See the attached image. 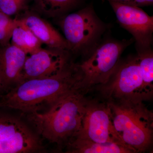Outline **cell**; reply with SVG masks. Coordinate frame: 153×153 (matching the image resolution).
I'll use <instances>...</instances> for the list:
<instances>
[{
  "label": "cell",
  "instance_id": "1",
  "mask_svg": "<svg viewBox=\"0 0 153 153\" xmlns=\"http://www.w3.org/2000/svg\"><path fill=\"white\" fill-rule=\"evenodd\" d=\"M82 79L79 64L72 60L55 75L26 79L0 94V108L17 110L23 115L44 112L62 96L83 88Z\"/></svg>",
  "mask_w": 153,
  "mask_h": 153
},
{
  "label": "cell",
  "instance_id": "2",
  "mask_svg": "<svg viewBox=\"0 0 153 153\" xmlns=\"http://www.w3.org/2000/svg\"><path fill=\"white\" fill-rule=\"evenodd\" d=\"M88 91H72L57 99L46 111L24 115L38 134L59 149L66 148L79 131L85 113Z\"/></svg>",
  "mask_w": 153,
  "mask_h": 153
},
{
  "label": "cell",
  "instance_id": "3",
  "mask_svg": "<svg viewBox=\"0 0 153 153\" xmlns=\"http://www.w3.org/2000/svg\"><path fill=\"white\" fill-rule=\"evenodd\" d=\"M106 102L120 142L134 153L148 150L152 144L153 114L143 102L109 100Z\"/></svg>",
  "mask_w": 153,
  "mask_h": 153
},
{
  "label": "cell",
  "instance_id": "4",
  "mask_svg": "<svg viewBox=\"0 0 153 153\" xmlns=\"http://www.w3.org/2000/svg\"><path fill=\"white\" fill-rule=\"evenodd\" d=\"M58 24L63 31L71 54L85 58L100 43L106 25L96 14L92 5L77 12L59 17Z\"/></svg>",
  "mask_w": 153,
  "mask_h": 153
},
{
  "label": "cell",
  "instance_id": "5",
  "mask_svg": "<svg viewBox=\"0 0 153 153\" xmlns=\"http://www.w3.org/2000/svg\"><path fill=\"white\" fill-rule=\"evenodd\" d=\"M132 39L122 41L106 40L100 43L82 63H78L82 77V86L88 91L105 84L113 74L125 49Z\"/></svg>",
  "mask_w": 153,
  "mask_h": 153
},
{
  "label": "cell",
  "instance_id": "6",
  "mask_svg": "<svg viewBox=\"0 0 153 153\" xmlns=\"http://www.w3.org/2000/svg\"><path fill=\"white\" fill-rule=\"evenodd\" d=\"M96 86L106 100L144 102L150 100L144 88L137 55L120 60L109 80L105 84Z\"/></svg>",
  "mask_w": 153,
  "mask_h": 153
},
{
  "label": "cell",
  "instance_id": "7",
  "mask_svg": "<svg viewBox=\"0 0 153 153\" xmlns=\"http://www.w3.org/2000/svg\"><path fill=\"white\" fill-rule=\"evenodd\" d=\"M40 139L16 117L0 111V153L42 152Z\"/></svg>",
  "mask_w": 153,
  "mask_h": 153
},
{
  "label": "cell",
  "instance_id": "8",
  "mask_svg": "<svg viewBox=\"0 0 153 153\" xmlns=\"http://www.w3.org/2000/svg\"><path fill=\"white\" fill-rule=\"evenodd\" d=\"M74 138L96 143H122L116 134L106 102L88 99L81 127Z\"/></svg>",
  "mask_w": 153,
  "mask_h": 153
},
{
  "label": "cell",
  "instance_id": "9",
  "mask_svg": "<svg viewBox=\"0 0 153 153\" xmlns=\"http://www.w3.org/2000/svg\"><path fill=\"white\" fill-rule=\"evenodd\" d=\"M120 26L132 35L137 51L151 49L153 40V17L139 7L109 2Z\"/></svg>",
  "mask_w": 153,
  "mask_h": 153
},
{
  "label": "cell",
  "instance_id": "10",
  "mask_svg": "<svg viewBox=\"0 0 153 153\" xmlns=\"http://www.w3.org/2000/svg\"><path fill=\"white\" fill-rule=\"evenodd\" d=\"M71 61V53L68 50L41 48L27 56L22 72L21 82L26 79L53 76L62 71Z\"/></svg>",
  "mask_w": 153,
  "mask_h": 153
},
{
  "label": "cell",
  "instance_id": "11",
  "mask_svg": "<svg viewBox=\"0 0 153 153\" xmlns=\"http://www.w3.org/2000/svg\"><path fill=\"white\" fill-rule=\"evenodd\" d=\"M24 14L19 20L33 32L42 44H46L49 48L69 51L66 39L47 20L30 9Z\"/></svg>",
  "mask_w": 153,
  "mask_h": 153
},
{
  "label": "cell",
  "instance_id": "12",
  "mask_svg": "<svg viewBox=\"0 0 153 153\" xmlns=\"http://www.w3.org/2000/svg\"><path fill=\"white\" fill-rule=\"evenodd\" d=\"M27 55L11 44L0 47V71L6 91L21 82L22 72Z\"/></svg>",
  "mask_w": 153,
  "mask_h": 153
},
{
  "label": "cell",
  "instance_id": "13",
  "mask_svg": "<svg viewBox=\"0 0 153 153\" xmlns=\"http://www.w3.org/2000/svg\"><path fill=\"white\" fill-rule=\"evenodd\" d=\"M66 152L71 153H134L121 143L94 142L74 138L66 146Z\"/></svg>",
  "mask_w": 153,
  "mask_h": 153
},
{
  "label": "cell",
  "instance_id": "14",
  "mask_svg": "<svg viewBox=\"0 0 153 153\" xmlns=\"http://www.w3.org/2000/svg\"><path fill=\"white\" fill-rule=\"evenodd\" d=\"M84 0H33L30 10L40 16L59 18L80 5Z\"/></svg>",
  "mask_w": 153,
  "mask_h": 153
},
{
  "label": "cell",
  "instance_id": "15",
  "mask_svg": "<svg viewBox=\"0 0 153 153\" xmlns=\"http://www.w3.org/2000/svg\"><path fill=\"white\" fill-rule=\"evenodd\" d=\"M18 19V24L12 33L11 44L28 55L35 53L42 48V43L33 32Z\"/></svg>",
  "mask_w": 153,
  "mask_h": 153
},
{
  "label": "cell",
  "instance_id": "16",
  "mask_svg": "<svg viewBox=\"0 0 153 153\" xmlns=\"http://www.w3.org/2000/svg\"><path fill=\"white\" fill-rule=\"evenodd\" d=\"M143 84L149 98L153 94V53L152 49L137 52Z\"/></svg>",
  "mask_w": 153,
  "mask_h": 153
},
{
  "label": "cell",
  "instance_id": "17",
  "mask_svg": "<svg viewBox=\"0 0 153 153\" xmlns=\"http://www.w3.org/2000/svg\"><path fill=\"white\" fill-rule=\"evenodd\" d=\"M18 24V19H11L10 16L0 12V47L10 44L12 33Z\"/></svg>",
  "mask_w": 153,
  "mask_h": 153
},
{
  "label": "cell",
  "instance_id": "18",
  "mask_svg": "<svg viewBox=\"0 0 153 153\" xmlns=\"http://www.w3.org/2000/svg\"><path fill=\"white\" fill-rule=\"evenodd\" d=\"M33 0H0V12L12 16L25 12L30 9Z\"/></svg>",
  "mask_w": 153,
  "mask_h": 153
},
{
  "label": "cell",
  "instance_id": "19",
  "mask_svg": "<svg viewBox=\"0 0 153 153\" xmlns=\"http://www.w3.org/2000/svg\"><path fill=\"white\" fill-rule=\"evenodd\" d=\"M153 0H131L127 4L140 7L152 5Z\"/></svg>",
  "mask_w": 153,
  "mask_h": 153
},
{
  "label": "cell",
  "instance_id": "20",
  "mask_svg": "<svg viewBox=\"0 0 153 153\" xmlns=\"http://www.w3.org/2000/svg\"><path fill=\"white\" fill-rule=\"evenodd\" d=\"M5 91H6L5 86L4 84V81H3L1 71H0V94L2 93Z\"/></svg>",
  "mask_w": 153,
  "mask_h": 153
},
{
  "label": "cell",
  "instance_id": "21",
  "mask_svg": "<svg viewBox=\"0 0 153 153\" xmlns=\"http://www.w3.org/2000/svg\"><path fill=\"white\" fill-rule=\"evenodd\" d=\"M108 2H114L121 3V4H128L131 0H106Z\"/></svg>",
  "mask_w": 153,
  "mask_h": 153
}]
</instances>
